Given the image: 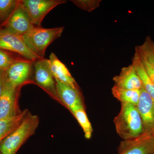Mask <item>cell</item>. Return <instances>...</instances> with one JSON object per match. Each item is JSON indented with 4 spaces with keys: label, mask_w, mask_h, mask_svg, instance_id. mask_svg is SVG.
<instances>
[{
    "label": "cell",
    "mask_w": 154,
    "mask_h": 154,
    "mask_svg": "<svg viewBox=\"0 0 154 154\" xmlns=\"http://www.w3.org/2000/svg\"><path fill=\"white\" fill-rule=\"evenodd\" d=\"M75 5L84 10L91 12L98 8L102 1L100 0H72L71 1Z\"/></svg>",
    "instance_id": "obj_21"
},
{
    "label": "cell",
    "mask_w": 154,
    "mask_h": 154,
    "mask_svg": "<svg viewBox=\"0 0 154 154\" xmlns=\"http://www.w3.org/2000/svg\"><path fill=\"white\" fill-rule=\"evenodd\" d=\"M113 122L117 134L123 140L137 137L143 133L142 121L137 107L130 103H121L120 111Z\"/></svg>",
    "instance_id": "obj_1"
},
{
    "label": "cell",
    "mask_w": 154,
    "mask_h": 154,
    "mask_svg": "<svg viewBox=\"0 0 154 154\" xmlns=\"http://www.w3.org/2000/svg\"><path fill=\"white\" fill-rule=\"evenodd\" d=\"M33 62L29 60H16L6 71L7 81L17 88L30 79L33 72Z\"/></svg>",
    "instance_id": "obj_10"
},
{
    "label": "cell",
    "mask_w": 154,
    "mask_h": 154,
    "mask_svg": "<svg viewBox=\"0 0 154 154\" xmlns=\"http://www.w3.org/2000/svg\"><path fill=\"white\" fill-rule=\"evenodd\" d=\"M0 49L19 54L27 60L34 62L40 58L28 47L22 36L0 28Z\"/></svg>",
    "instance_id": "obj_6"
},
{
    "label": "cell",
    "mask_w": 154,
    "mask_h": 154,
    "mask_svg": "<svg viewBox=\"0 0 154 154\" xmlns=\"http://www.w3.org/2000/svg\"><path fill=\"white\" fill-rule=\"evenodd\" d=\"M35 27L19 1L13 14L0 28L22 36L30 32Z\"/></svg>",
    "instance_id": "obj_7"
},
{
    "label": "cell",
    "mask_w": 154,
    "mask_h": 154,
    "mask_svg": "<svg viewBox=\"0 0 154 154\" xmlns=\"http://www.w3.org/2000/svg\"><path fill=\"white\" fill-rule=\"evenodd\" d=\"M136 106L142 121L143 133L153 134L154 130V101L143 88L141 89L139 100Z\"/></svg>",
    "instance_id": "obj_11"
},
{
    "label": "cell",
    "mask_w": 154,
    "mask_h": 154,
    "mask_svg": "<svg viewBox=\"0 0 154 154\" xmlns=\"http://www.w3.org/2000/svg\"><path fill=\"white\" fill-rule=\"evenodd\" d=\"M82 127L85 137L90 139L93 134V129L87 116L84 106L78 107L71 112Z\"/></svg>",
    "instance_id": "obj_19"
},
{
    "label": "cell",
    "mask_w": 154,
    "mask_h": 154,
    "mask_svg": "<svg viewBox=\"0 0 154 154\" xmlns=\"http://www.w3.org/2000/svg\"><path fill=\"white\" fill-rule=\"evenodd\" d=\"M0 154H4L2 153V152H0Z\"/></svg>",
    "instance_id": "obj_26"
},
{
    "label": "cell",
    "mask_w": 154,
    "mask_h": 154,
    "mask_svg": "<svg viewBox=\"0 0 154 154\" xmlns=\"http://www.w3.org/2000/svg\"><path fill=\"white\" fill-rule=\"evenodd\" d=\"M19 88L12 85L6 79L0 96V120L12 118L22 111L19 110L17 104Z\"/></svg>",
    "instance_id": "obj_8"
},
{
    "label": "cell",
    "mask_w": 154,
    "mask_h": 154,
    "mask_svg": "<svg viewBox=\"0 0 154 154\" xmlns=\"http://www.w3.org/2000/svg\"><path fill=\"white\" fill-rule=\"evenodd\" d=\"M48 62L51 71L55 80L74 89H79L76 82L72 76L68 69L59 60L55 54L51 53L49 56Z\"/></svg>",
    "instance_id": "obj_15"
},
{
    "label": "cell",
    "mask_w": 154,
    "mask_h": 154,
    "mask_svg": "<svg viewBox=\"0 0 154 154\" xmlns=\"http://www.w3.org/2000/svg\"><path fill=\"white\" fill-rule=\"evenodd\" d=\"M153 135L154 137V130L153 131Z\"/></svg>",
    "instance_id": "obj_24"
},
{
    "label": "cell",
    "mask_w": 154,
    "mask_h": 154,
    "mask_svg": "<svg viewBox=\"0 0 154 154\" xmlns=\"http://www.w3.org/2000/svg\"><path fill=\"white\" fill-rule=\"evenodd\" d=\"M15 60L9 54L0 49V70L6 71Z\"/></svg>",
    "instance_id": "obj_22"
},
{
    "label": "cell",
    "mask_w": 154,
    "mask_h": 154,
    "mask_svg": "<svg viewBox=\"0 0 154 154\" xmlns=\"http://www.w3.org/2000/svg\"><path fill=\"white\" fill-rule=\"evenodd\" d=\"M55 81L57 99L71 112L78 107L84 106L82 96L79 89H74L57 80Z\"/></svg>",
    "instance_id": "obj_12"
},
{
    "label": "cell",
    "mask_w": 154,
    "mask_h": 154,
    "mask_svg": "<svg viewBox=\"0 0 154 154\" xmlns=\"http://www.w3.org/2000/svg\"><path fill=\"white\" fill-rule=\"evenodd\" d=\"M137 72L142 83L143 88L154 101V83L146 72L137 53L135 51L132 58V64Z\"/></svg>",
    "instance_id": "obj_17"
},
{
    "label": "cell",
    "mask_w": 154,
    "mask_h": 154,
    "mask_svg": "<svg viewBox=\"0 0 154 154\" xmlns=\"http://www.w3.org/2000/svg\"><path fill=\"white\" fill-rule=\"evenodd\" d=\"M150 154H154V152L152 153H151Z\"/></svg>",
    "instance_id": "obj_25"
},
{
    "label": "cell",
    "mask_w": 154,
    "mask_h": 154,
    "mask_svg": "<svg viewBox=\"0 0 154 154\" xmlns=\"http://www.w3.org/2000/svg\"><path fill=\"white\" fill-rule=\"evenodd\" d=\"M6 79V71L0 70V96L2 93Z\"/></svg>",
    "instance_id": "obj_23"
},
{
    "label": "cell",
    "mask_w": 154,
    "mask_h": 154,
    "mask_svg": "<svg viewBox=\"0 0 154 154\" xmlns=\"http://www.w3.org/2000/svg\"><path fill=\"white\" fill-rule=\"evenodd\" d=\"M19 2L17 0H0V28L8 21Z\"/></svg>",
    "instance_id": "obj_20"
},
{
    "label": "cell",
    "mask_w": 154,
    "mask_h": 154,
    "mask_svg": "<svg viewBox=\"0 0 154 154\" xmlns=\"http://www.w3.org/2000/svg\"><path fill=\"white\" fill-rule=\"evenodd\" d=\"M35 81L41 88L57 99L56 83L50 68L48 59L41 58L33 62Z\"/></svg>",
    "instance_id": "obj_9"
},
{
    "label": "cell",
    "mask_w": 154,
    "mask_h": 154,
    "mask_svg": "<svg viewBox=\"0 0 154 154\" xmlns=\"http://www.w3.org/2000/svg\"><path fill=\"white\" fill-rule=\"evenodd\" d=\"M154 152L153 134L143 133L137 137L121 141L117 154H150Z\"/></svg>",
    "instance_id": "obj_5"
},
{
    "label": "cell",
    "mask_w": 154,
    "mask_h": 154,
    "mask_svg": "<svg viewBox=\"0 0 154 154\" xmlns=\"http://www.w3.org/2000/svg\"><path fill=\"white\" fill-rule=\"evenodd\" d=\"M64 27L51 28L35 27L22 36L23 41L29 48L40 58H44L45 51L51 43L59 38Z\"/></svg>",
    "instance_id": "obj_3"
},
{
    "label": "cell",
    "mask_w": 154,
    "mask_h": 154,
    "mask_svg": "<svg viewBox=\"0 0 154 154\" xmlns=\"http://www.w3.org/2000/svg\"><path fill=\"white\" fill-rule=\"evenodd\" d=\"M114 86L128 90H140L143 88L142 83L135 69L132 65L124 67L119 75L113 77Z\"/></svg>",
    "instance_id": "obj_13"
},
{
    "label": "cell",
    "mask_w": 154,
    "mask_h": 154,
    "mask_svg": "<svg viewBox=\"0 0 154 154\" xmlns=\"http://www.w3.org/2000/svg\"><path fill=\"white\" fill-rule=\"evenodd\" d=\"M140 90H128L114 85L112 88V93L121 103H130L137 106L140 96Z\"/></svg>",
    "instance_id": "obj_18"
},
{
    "label": "cell",
    "mask_w": 154,
    "mask_h": 154,
    "mask_svg": "<svg viewBox=\"0 0 154 154\" xmlns=\"http://www.w3.org/2000/svg\"><path fill=\"white\" fill-rule=\"evenodd\" d=\"M141 61L149 76L154 83V42L150 36H148L143 44L136 46Z\"/></svg>",
    "instance_id": "obj_14"
},
{
    "label": "cell",
    "mask_w": 154,
    "mask_h": 154,
    "mask_svg": "<svg viewBox=\"0 0 154 154\" xmlns=\"http://www.w3.org/2000/svg\"><path fill=\"white\" fill-rule=\"evenodd\" d=\"M64 0H22L21 5L27 12L35 27H40L42 22L48 14Z\"/></svg>",
    "instance_id": "obj_4"
},
{
    "label": "cell",
    "mask_w": 154,
    "mask_h": 154,
    "mask_svg": "<svg viewBox=\"0 0 154 154\" xmlns=\"http://www.w3.org/2000/svg\"><path fill=\"white\" fill-rule=\"evenodd\" d=\"M39 123V117L30 112L16 129L3 141L0 152L4 154H16L28 138L36 132Z\"/></svg>",
    "instance_id": "obj_2"
},
{
    "label": "cell",
    "mask_w": 154,
    "mask_h": 154,
    "mask_svg": "<svg viewBox=\"0 0 154 154\" xmlns=\"http://www.w3.org/2000/svg\"><path fill=\"white\" fill-rule=\"evenodd\" d=\"M29 112L28 109H25L14 117L0 120V145L21 124Z\"/></svg>",
    "instance_id": "obj_16"
}]
</instances>
